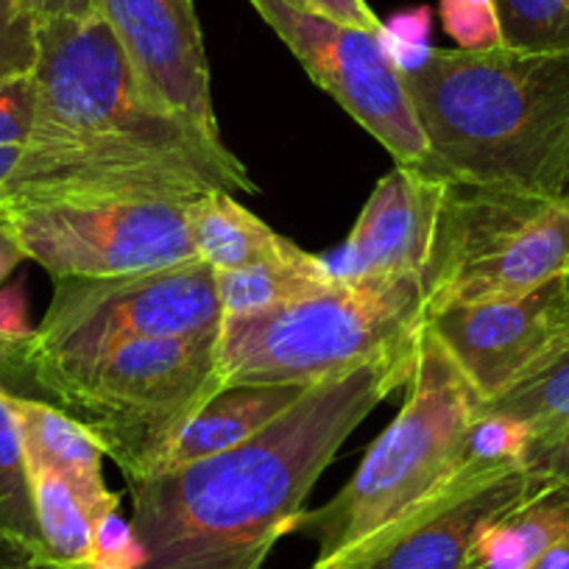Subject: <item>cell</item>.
Segmentation results:
<instances>
[{
    "instance_id": "36",
    "label": "cell",
    "mask_w": 569,
    "mask_h": 569,
    "mask_svg": "<svg viewBox=\"0 0 569 569\" xmlns=\"http://www.w3.org/2000/svg\"><path fill=\"white\" fill-rule=\"evenodd\" d=\"M561 199H563V201H567V207H569V188H567V193H563V196H561Z\"/></svg>"
},
{
    "instance_id": "1",
    "label": "cell",
    "mask_w": 569,
    "mask_h": 569,
    "mask_svg": "<svg viewBox=\"0 0 569 569\" xmlns=\"http://www.w3.org/2000/svg\"><path fill=\"white\" fill-rule=\"evenodd\" d=\"M416 347L319 382L234 450L129 480L140 569H260L355 427L408 386Z\"/></svg>"
},
{
    "instance_id": "7",
    "label": "cell",
    "mask_w": 569,
    "mask_h": 569,
    "mask_svg": "<svg viewBox=\"0 0 569 569\" xmlns=\"http://www.w3.org/2000/svg\"><path fill=\"white\" fill-rule=\"evenodd\" d=\"M556 277H569L567 201L447 182L421 271L427 313L522 297Z\"/></svg>"
},
{
    "instance_id": "34",
    "label": "cell",
    "mask_w": 569,
    "mask_h": 569,
    "mask_svg": "<svg viewBox=\"0 0 569 569\" xmlns=\"http://www.w3.org/2000/svg\"><path fill=\"white\" fill-rule=\"evenodd\" d=\"M528 569H569V536H563L550 550L541 552Z\"/></svg>"
},
{
    "instance_id": "23",
    "label": "cell",
    "mask_w": 569,
    "mask_h": 569,
    "mask_svg": "<svg viewBox=\"0 0 569 569\" xmlns=\"http://www.w3.org/2000/svg\"><path fill=\"white\" fill-rule=\"evenodd\" d=\"M486 413H506L525 421L536 439L556 433L569 425V352L552 369L517 388L497 402L483 405Z\"/></svg>"
},
{
    "instance_id": "33",
    "label": "cell",
    "mask_w": 569,
    "mask_h": 569,
    "mask_svg": "<svg viewBox=\"0 0 569 569\" xmlns=\"http://www.w3.org/2000/svg\"><path fill=\"white\" fill-rule=\"evenodd\" d=\"M26 260H29V257H26L23 246H20L18 240V232H14L12 221H9V212H3V216H0V284L7 282L9 273Z\"/></svg>"
},
{
    "instance_id": "4",
    "label": "cell",
    "mask_w": 569,
    "mask_h": 569,
    "mask_svg": "<svg viewBox=\"0 0 569 569\" xmlns=\"http://www.w3.org/2000/svg\"><path fill=\"white\" fill-rule=\"evenodd\" d=\"M480 410L483 399L425 325L397 419L369 447L349 483L293 522L291 530L319 545L313 567H332L445 489L463 469V445Z\"/></svg>"
},
{
    "instance_id": "3",
    "label": "cell",
    "mask_w": 569,
    "mask_h": 569,
    "mask_svg": "<svg viewBox=\"0 0 569 569\" xmlns=\"http://www.w3.org/2000/svg\"><path fill=\"white\" fill-rule=\"evenodd\" d=\"M31 76L37 118L26 157L157 168L204 190H257L249 168L223 140L151 96L98 14L40 20Z\"/></svg>"
},
{
    "instance_id": "9",
    "label": "cell",
    "mask_w": 569,
    "mask_h": 569,
    "mask_svg": "<svg viewBox=\"0 0 569 569\" xmlns=\"http://www.w3.org/2000/svg\"><path fill=\"white\" fill-rule=\"evenodd\" d=\"M177 199L42 201L9 207L26 257L53 279H103L196 260Z\"/></svg>"
},
{
    "instance_id": "32",
    "label": "cell",
    "mask_w": 569,
    "mask_h": 569,
    "mask_svg": "<svg viewBox=\"0 0 569 569\" xmlns=\"http://www.w3.org/2000/svg\"><path fill=\"white\" fill-rule=\"evenodd\" d=\"M0 569H87V567H64V563L51 561L26 547L0 541Z\"/></svg>"
},
{
    "instance_id": "27",
    "label": "cell",
    "mask_w": 569,
    "mask_h": 569,
    "mask_svg": "<svg viewBox=\"0 0 569 569\" xmlns=\"http://www.w3.org/2000/svg\"><path fill=\"white\" fill-rule=\"evenodd\" d=\"M37 87L34 76L0 81V149H26L34 131Z\"/></svg>"
},
{
    "instance_id": "37",
    "label": "cell",
    "mask_w": 569,
    "mask_h": 569,
    "mask_svg": "<svg viewBox=\"0 0 569 569\" xmlns=\"http://www.w3.org/2000/svg\"><path fill=\"white\" fill-rule=\"evenodd\" d=\"M313 569H319V567H313Z\"/></svg>"
},
{
    "instance_id": "19",
    "label": "cell",
    "mask_w": 569,
    "mask_h": 569,
    "mask_svg": "<svg viewBox=\"0 0 569 569\" xmlns=\"http://www.w3.org/2000/svg\"><path fill=\"white\" fill-rule=\"evenodd\" d=\"M332 282L336 273L327 257L308 254L305 249L284 260L262 262L243 271H216V291L223 319L293 305L327 291Z\"/></svg>"
},
{
    "instance_id": "31",
    "label": "cell",
    "mask_w": 569,
    "mask_h": 569,
    "mask_svg": "<svg viewBox=\"0 0 569 569\" xmlns=\"http://www.w3.org/2000/svg\"><path fill=\"white\" fill-rule=\"evenodd\" d=\"M26 9L40 20L53 18H90L96 14V0H23Z\"/></svg>"
},
{
    "instance_id": "16",
    "label": "cell",
    "mask_w": 569,
    "mask_h": 569,
    "mask_svg": "<svg viewBox=\"0 0 569 569\" xmlns=\"http://www.w3.org/2000/svg\"><path fill=\"white\" fill-rule=\"evenodd\" d=\"M313 386L288 382H243L223 386L210 402L184 425L179 439L168 450L160 469L184 467L201 458L221 456L262 433L266 427L293 408Z\"/></svg>"
},
{
    "instance_id": "6",
    "label": "cell",
    "mask_w": 569,
    "mask_h": 569,
    "mask_svg": "<svg viewBox=\"0 0 569 569\" xmlns=\"http://www.w3.org/2000/svg\"><path fill=\"white\" fill-rule=\"evenodd\" d=\"M425 321L419 277L336 279L316 297L223 319L218 330L221 386H319L382 355L416 347Z\"/></svg>"
},
{
    "instance_id": "25",
    "label": "cell",
    "mask_w": 569,
    "mask_h": 569,
    "mask_svg": "<svg viewBox=\"0 0 569 569\" xmlns=\"http://www.w3.org/2000/svg\"><path fill=\"white\" fill-rule=\"evenodd\" d=\"M37 64V18L23 0H0V81L29 76Z\"/></svg>"
},
{
    "instance_id": "35",
    "label": "cell",
    "mask_w": 569,
    "mask_h": 569,
    "mask_svg": "<svg viewBox=\"0 0 569 569\" xmlns=\"http://www.w3.org/2000/svg\"><path fill=\"white\" fill-rule=\"evenodd\" d=\"M20 151L23 149H0V212H7V207H3V190H7L14 166H18Z\"/></svg>"
},
{
    "instance_id": "11",
    "label": "cell",
    "mask_w": 569,
    "mask_h": 569,
    "mask_svg": "<svg viewBox=\"0 0 569 569\" xmlns=\"http://www.w3.org/2000/svg\"><path fill=\"white\" fill-rule=\"evenodd\" d=\"M425 325L483 405L497 402L569 352V277L522 297L433 310Z\"/></svg>"
},
{
    "instance_id": "20",
    "label": "cell",
    "mask_w": 569,
    "mask_h": 569,
    "mask_svg": "<svg viewBox=\"0 0 569 569\" xmlns=\"http://www.w3.org/2000/svg\"><path fill=\"white\" fill-rule=\"evenodd\" d=\"M29 469L42 550L51 561L64 563V567H87L92 552V533H96V519L90 508L57 472L42 467Z\"/></svg>"
},
{
    "instance_id": "28",
    "label": "cell",
    "mask_w": 569,
    "mask_h": 569,
    "mask_svg": "<svg viewBox=\"0 0 569 569\" xmlns=\"http://www.w3.org/2000/svg\"><path fill=\"white\" fill-rule=\"evenodd\" d=\"M142 561H146L142 545L120 511L98 519L87 569H140Z\"/></svg>"
},
{
    "instance_id": "30",
    "label": "cell",
    "mask_w": 569,
    "mask_h": 569,
    "mask_svg": "<svg viewBox=\"0 0 569 569\" xmlns=\"http://www.w3.org/2000/svg\"><path fill=\"white\" fill-rule=\"evenodd\" d=\"M297 3L343 26H355V29L363 31H382L380 18L366 0H297Z\"/></svg>"
},
{
    "instance_id": "2",
    "label": "cell",
    "mask_w": 569,
    "mask_h": 569,
    "mask_svg": "<svg viewBox=\"0 0 569 569\" xmlns=\"http://www.w3.org/2000/svg\"><path fill=\"white\" fill-rule=\"evenodd\" d=\"M427 140L419 171L561 199L569 188V53L427 48L402 70Z\"/></svg>"
},
{
    "instance_id": "15",
    "label": "cell",
    "mask_w": 569,
    "mask_h": 569,
    "mask_svg": "<svg viewBox=\"0 0 569 569\" xmlns=\"http://www.w3.org/2000/svg\"><path fill=\"white\" fill-rule=\"evenodd\" d=\"M9 405L23 436L29 467L51 469L59 478L68 480L70 489L90 508L96 522L107 513L120 511V495L107 489L101 472L107 456L84 427L76 425L64 410H59L48 399H31L9 391Z\"/></svg>"
},
{
    "instance_id": "13",
    "label": "cell",
    "mask_w": 569,
    "mask_h": 569,
    "mask_svg": "<svg viewBox=\"0 0 569 569\" xmlns=\"http://www.w3.org/2000/svg\"><path fill=\"white\" fill-rule=\"evenodd\" d=\"M140 81L179 118L221 140L193 0H96Z\"/></svg>"
},
{
    "instance_id": "22",
    "label": "cell",
    "mask_w": 569,
    "mask_h": 569,
    "mask_svg": "<svg viewBox=\"0 0 569 569\" xmlns=\"http://www.w3.org/2000/svg\"><path fill=\"white\" fill-rule=\"evenodd\" d=\"M495 7L506 48L569 53V0H495Z\"/></svg>"
},
{
    "instance_id": "38",
    "label": "cell",
    "mask_w": 569,
    "mask_h": 569,
    "mask_svg": "<svg viewBox=\"0 0 569 569\" xmlns=\"http://www.w3.org/2000/svg\"><path fill=\"white\" fill-rule=\"evenodd\" d=\"M0 216H3V212H0Z\"/></svg>"
},
{
    "instance_id": "26",
    "label": "cell",
    "mask_w": 569,
    "mask_h": 569,
    "mask_svg": "<svg viewBox=\"0 0 569 569\" xmlns=\"http://www.w3.org/2000/svg\"><path fill=\"white\" fill-rule=\"evenodd\" d=\"M34 327L26 316V299L18 284L0 291V380L3 375L26 377Z\"/></svg>"
},
{
    "instance_id": "17",
    "label": "cell",
    "mask_w": 569,
    "mask_h": 569,
    "mask_svg": "<svg viewBox=\"0 0 569 569\" xmlns=\"http://www.w3.org/2000/svg\"><path fill=\"white\" fill-rule=\"evenodd\" d=\"M188 232L196 257L212 271H243L299 251L227 190H210L190 201Z\"/></svg>"
},
{
    "instance_id": "29",
    "label": "cell",
    "mask_w": 569,
    "mask_h": 569,
    "mask_svg": "<svg viewBox=\"0 0 569 569\" xmlns=\"http://www.w3.org/2000/svg\"><path fill=\"white\" fill-rule=\"evenodd\" d=\"M525 467L569 489V425H563L556 433L545 436V439L530 441Z\"/></svg>"
},
{
    "instance_id": "5",
    "label": "cell",
    "mask_w": 569,
    "mask_h": 569,
    "mask_svg": "<svg viewBox=\"0 0 569 569\" xmlns=\"http://www.w3.org/2000/svg\"><path fill=\"white\" fill-rule=\"evenodd\" d=\"M218 330L131 341L84 363L37 369L29 380L129 483L162 467L184 425L223 388Z\"/></svg>"
},
{
    "instance_id": "12",
    "label": "cell",
    "mask_w": 569,
    "mask_h": 569,
    "mask_svg": "<svg viewBox=\"0 0 569 569\" xmlns=\"http://www.w3.org/2000/svg\"><path fill=\"white\" fill-rule=\"evenodd\" d=\"M545 480L528 467L478 469L463 463L430 500L325 569H461L478 536Z\"/></svg>"
},
{
    "instance_id": "18",
    "label": "cell",
    "mask_w": 569,
    "mask_h": 569,
    "mask_svg": "<svg viewBox=\"0 0 569 569\" xmlns=\"http://www.w3.org/2000/svg\"><path fill=\"white\" fill-rule=\"evenodd\" d=\"M563 536H569V489L545 480L478 536L461 569H528Z\"/></svg>"
},
{
    "instance_id": "14",
    "label": "cell",
    "mask_w": 569,
    "mask_h": 569,
    "mask_svg": "<svg viewBox=\"0 0 569 569\" xmlns=\"http://www.w3.org/2000/svg\"><path fill=\"white\" fill-rule=\"evenodd\" d=\"M447 182L416 166H393L371 190L358 223L330 262L336 279L419 277L436 240Z\"/></svg>"
},
{
    "instance_id": "10",
    "label": "cell",
    "mask_w": 569,
    "mask_h": 569,
    "mask_svg": "<svg viewBox=\"0 0 569 569\" xmlns=\"http://www.w3.org/2000/svg\"><path fill=\"white\" fill-rule=\"evenodd\" d=\"M291 48L310 79L352 114L397 166H419L427 140L388 53L382 31H363L325 18L297 0H249Z\"/></svg>"
},
{
    "instance_id": "21",
    "label": "cell",
    "mask_w": 569,
    "mask_h": 569,
    "mask_svg": "<svg viewBox=\"0 0 569 569\" xmlns=\"http://www.w3.org/2000/svg\"><path fill=\"white\" fill-rule=\"evenodd\" d=\"M0 541L46 556L37 528L29 458L3 380H0Z\"/></svg>"
},
{
    "instance_id": "8",
    "label": "cell",
    "mask_w": 569,
    "mask_h": 569,
    "mask_svg": "<svg viewBox=\"0 0 569 569\" xmlns=\"http://www.w3.org/2000/svg\"><path fill=\"white\" fill-rule=\"evenodd\" d=\"M53 282L51 305L34 327L26 377L101 358L131 341L210 332L223 321L216 271L199 257L157 271Z\"/></svg>"
},
{
    "instance_id": "24",
    "label": "cell",
    "mask_w": 569,
    "mask_h": 569,
    "mask_svg": "<svg viewBox=\"0 0 569 569\" xmlns=\"http://www.w3.org/2000/svg\"><path fill=\"white\" fill-rule=\"evenodd\" d=\"M441 23L461 51L502 48V29L495 0H441Z\"/></svg>"
}]
</instances>
